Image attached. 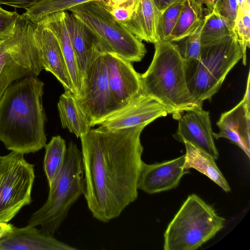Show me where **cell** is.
<instances>
[{
	"mask_svg": "<svg viewBox=\"0 0 250 250\" xmlns=\"http://www.w3.org/2000/svg\"><path fill=\"white\" fill-rule=\"evenodd\" d=\"M146 126L110 131L91 129L80 138L84 195L93 217L106 223L138 197L144 163L140 136Z\"/></svg>",
	"mask_w": 250,
	"mask_h": 250,
	"instance_id": "1",
	"label": "cell"
},
{
	"mask_svg": "<svg viewBox=\"0 0 250 250\" xmlns=\"http://www.w3.org/2000/svg\"><path fill=\"white\" fill-rule=\"evenodd\" d=\"M44 83L37 76L15 81L0 99V141L8 150L35 153L46 145Z\"/></svg>",
	"mask_w": 250,
	"mask_h": 250,
	"instance_id": "2",
	"label": "cell"
},
{
	"mask_svg": "<svg viewBox=\"0 0 250 250\" xmlns=\"http://www.w3.org/2000/svg\"><path fill=\"white\" fill-rule=\"evenodd\" d=\"M147 70L141 74L142 91L156 100L178 120L185 111L200 106L188 90L184 60L174 43L159 41Z\"/></svg>",
	"mask_w": 250,
	"mask_h": 250,
	"instance_id": "3",
	"label": "cell"
},
{
	"mask_svg": "<svg viewBox=\"0 0 250 250\" xmlns=\"http://www.w3.org/2000/svg\"><path fill=\"white\" fill-rule=\"evenodd\" d=\"M242 58L234 34L201 44L198 59L184 61L189 93L200 106L218 92L225 78Z\"/></svg>",
	"mask_w": 250,
	"mask_h": 250,
	"instance_id": "4",
	"label": "cell"
},
{
	"mask_svg": "<svg viewBox=\"0 0 250 250\" xmlns=\"http://www.w3.org/2000/svg\"><path fill=\"white\" fill-rule=\"evenodd\" d=\"M49 187L46 201L31 215L28 225L39 226L54 235L71 206L84 191L82 152L73 141L68 144L61 170Z\"/></svg>",
	"mask_w": 250,
	"mask_h": 250,
	"instance_id": "5",
	"label": "cell"
},
{
	"mask_svg": "<svg viewBox=\"0 0 250 250\" xmlns=\"http://www.w3.org/2000/svg\"><path fill=\"white\" fill-rule=\"evenodd\" d=\"M35 29L21 15L0 33V99L13 82L44 69Z\"/></svg>",
	"mask_w": 250,
	"mask_h": 250,
	"instance_id": "6",
	"label": "cell"
},
{
	"mask_svg": "<svg viewBox=\"0 0 250 250\" xmlns=\"http://www.w3.org/2000/svg\"><path fill=\"white\" fill-rule=\"evenodd\" d=\"M225 222L211 206L190 194L165 230L164 250H196L220 231Z\"/></svg>",
	"mask_w": 250,
	"mask_h": 250,
	"instance_id": "7",
	"label": "cell"
},
{
	"mask_svg": "<svg viewBox=\"0 0 250 250\" xmlns=\"http://www.w3.org/2000/svg\"><path fill=\"white\" fill-rule=\"evenodd\" d=\"M100 40L107 52L130 62L141 61L146 50L137 38L97 0L86 2L69 10Z\"/></svg>",
	"mask_w": 250,
	"mask_h": 250,
	"instance_id": "8",
	"label": "cell"
},
{
	"mask_svg": "<svg viewBox=\"0 0 250 250\" xmlns=\"http://www.w3.org/2000/svg\"><path fill=\"white\" fill-rule=\"evenodd\" d=\"M34 165L23 154L12 151L0 156V223H8L31 204Z\"/></svg>",
	"mask_w": 250,
	"mask_h": 250,
	"instance_id": "9",
	"label": "cell"
},
{
	"mask_svg": "<svg viewBox=\"0 0 250 250\" xmlns=\"http://www.w3.org/2000/svg\"><path fill=\"white\" fill-rule=\"evenodd\" d=\"M83 86V98L77 99L93 127L115 110L104 54L94 61L87 71Z\"/></svg>",
	"mask_w": 250,
	"mask_h": 250,
	"instance_id": "10",
	"label": "cell"
},
{
	"mask_svg": "<svg viewBox=\"0 0 250 250\" xmlns=\"http://www.w3.org/2000/svg\"><path fill=\"white\" fill-rule=\"evenodd\" d=\"M167 114V109L162 104L142 91L106 116L99 123L100 126L97 129L110 131L141 125L146 126Z\"/></svg>",
	"mask_w": 250,
	"mask_h": 250,
	"instance_id": "11",
	"label": "cell"
},
{
	"mask_svg": "<svg viewBox=\"0 0 250 250\" xmlns=\"http://www.w3.org/2000/svg\"><path fill=\"white\" fill-rule=\"evenodd\" d=\"M104 57L116 110L142 92L141 74L134 69L131 62L114 53H105Z\"/></svg>",
	"mask_w": 250,
	"mask_h": 250,
	"instance_id": "12",
	"label": "cell"
},
{
	"mask_svg": "<svg viewBox=\"0 0 250 250\" xmlns=\"http://www.w3.org/2000/svg\"><path fill=\"white\" fill-rule=\"evenodd\" d=\"M176 133L179 142L186 141L203 150L215 160L219 153L215 145L209 112L202 108L184 112L178 119Z\"/></svg>",
	"mask_w": 250,
	"mask_h": 250,
	"instance_id": "13",
	"label": "cell"
},
{
	"mask_svg": "<svg viewBox=\"0 0 250 250\" xmlns=\"http://www.w3.org/2000/svg\"><path fill=\"white\" fill-rule=\"evenodd\" d=\"M185 155L161 163L144 162L139 174L137 188L149 194L167 191L176 188L182 177L189 172L184 167Z\"/></svg>",
	"mask_w": 250,
	"mask_h": 250,
	"instance_id": "14",
	"label": "cell"
},
{
	"mask_svg": "<svg viewBox=\"0 0 250 250\" xmlns=\"http://www.w3.org/2000/svg\"><path fill=\"white\" fill-rule=\"evenodd\" d=\"M64 17L83 83L92 63L107 51L96 35L74 14L65 11Z\"/></svg>",
	"mask_w": 250,
	"mask_h": 250,
	"instance_id": "15",
	"label": "cell"
},
{
	"mask_svg": "<svg viewBox=\"0 0 250 250\" xmlns=\"http://www.w3.org/2000/svg\"><path fill=\"white\" fill-rule=\"evenodd\" d=\"M2 250H76L41 229L27 225L18 228L10 224L0 237Z\"/></svg>",
	"mask_w": 250,
	"mask_h": 250,
	"instance_id": "16",
	"label": "cell"
},
{
	"mask_svg": "<svg viewBox=\"0 0 250 250\" xmlns=\"http://www.w3.org/2000/svg\"><path fill=\"white\" fill-rule=\"evenodd\" d=\"M35 32L44 69L51 73L57 78L65 91H70L75 94L62 51L56 36L41 22L35 24Z\"/></svg>",
	"mask_w": 250,
	"mask_h": 250,
	"instance_id": "17",
	"label": "cell"
},
{
	"mask_svg": "<svg viewBox=\"0 0 250 250\" xmlns=\"http://www.w3.org/2000/svg\"><path fill=\"white\" fill-rule=\"evenodd\" d=\"M216 125L219 132H213L214 138L229 140L250 158V104L242 99L231 109L223 113Z\"/></svg>",
	"mask_w": 250,
	"mask_h": 250,
	"instance_id": "18",
	"label": "cell"
},
{
	"mask_svg": "<svg viewBox=\"0 0 250 250\" xmlns=\"http://www.w3.org/2000/svg\"><path fill=\"white\" fill-rule=\"evenodd\" d=\"M64 12H58L44 18L40 22L54 34L60 45L74 93L78 99L83 96L82 76L64 21Z\"/></svg>",
	"mask_w": 250,
	"mask_h": 250,
	"instance_id": "19",
	"label": "cell"
},
{
	"mask_svg": "<svg viewBox=\"0 0 250 250\" xmlns=\"http://www.w3.org/2000/svg\"><path fill=\"white\" fill-rule=\"evenodd\" d=\"M161 14L153 0H140L125 27L141 41L154 44L159 41L157 29Z\"/></svg>",
	"mask_w": 250,
	"mask_h": 250,
	"instance_id": "20",
	"label": "cell"
},
{
	"mask_svg": "<svg viewBox=\"0 0 250 250\" xmlns=\"http://www.w3.org/2000/svg\"><path fill=\"white\" fill-rule=\"evenodd\" d=\"M57 106L63 128H67L79 138L89 132L90 120L73 93L65 91L61 95Z\"/></svg>",
	"mask_w": 250,
	"mask_h": 250,
	"instance_id": "21",
	"label": "cell"
},
{
	"mask_svg": "<svg viewBox=\"0 0 250 250\" xmlns=\"http://www.w3.org/2000/svg\"><path fill=\"white\" fill-rule=\"evenodd\" d=\"M186 147L184 167L194 168L207 176L219 186L225 192L231 190L227 180L217 166L215 159L199 148L184 142Z\"/></svg>",
	"mask_w": 250,
	"mask_h": 250,
	"instance_id": "22",
	"label": "cell"
},
{
	"mask_svg": "<svg viewBox=\"0 0 250 250\" xmlns=\"http://www.w3.org/2000/svg\"><path fill=\"white\" fill-rule=\"evenodd\" d=\"M207 15L204 6L197 0H186L176 24L170 37V42H175L193 32Z\"/></svg>",
	"mask_w": 250,
	"mask_h": 250,
	"instance_id": "23",
	"label": "cell"
},
{
	"mask_svg": "<svg viewBox=\"0 0 250 250\" xmlns=\"http://www.w3.org/2000/svg\"><path fill=\"white\" fill-rule=\"evenodd\" d=\"M44 147L43 168L50 187L62 167L67 148L65 140L59 135L52 137Z\"/></svg>",
	"mask_w": 250,
	"mask_h": 250,
	"instance_id": "24",
	"label": "cell"
},
{
	"mask_svg": "<svg viewBox=\"0 0 250 250\" xmlns=\"http://www.w3.org/2000/svg\"><path fill=\"white\" fill-rule=\"evenodd\" d=\"M96 0H42L22 14L34 24L45 17L58 12H64L82 3Z\"/></svg>",
	"mask_w": 250,
	"mask_h": 250,
	"instance_id": "25",
	"label": "cell"
},
{
	"mask_svg": "<svg viewBox=\"0 0 250 250\" xmlns=\"http://www.w3.org/2000/svg\"><path fill=\"white\" fill-rule=\"evenodd\" d=\"M205 21L201 33V44L233 34L227 21L214 10L205 16Z\"/></svg>",
	"mask_w": 250,
	"mask_h": 250,
	"instance_id": "26",
	"label": "cell"
},
{
	"mask_svg": "<svg viewBox=\"0 0 250 250\" xmlns=\"http://www.w3.org/2000/svg\"><path fill=\"white\" fill-rule=\"evenodd\" d=\"M205 21L204 17L196 29L179 41L172 42L184 61L198 59L201 48V33Z\"/></svg>",
	"mask_w": 250,
	"mask_h": 250,
	"instance_id": "27",
	"label": "cell"
},
{
	"mask_svg": "<svg viewBox=\"0 0 250 250\" xmlns=\"http://www.w3.org/2000/svg\"><path fill=\"white\" fill-rule=\"evenodd\" d=\"M186 0H177L162 13L157 29L159 41H170V34L176 24Z\"/></svg>",
	"mask_w": 250,
	"mask_h": 250,
	"instance_id": "28",
	"label": "cell"
},
{
	"mask_svg": "<svg viewBox=\"0 0 250 250\" xmlns=\"http://www.w3.org/2000/svg\"><path fill=\"white\" fill-rule=\"evenodd\" d=\"M232 31L240 44L242 53L243 64L247 63L246 50L250 46V6L236 16Z\"/></svg>",
	"mask_w": 250,
	"mask_h": 250,
	"instance_id": "29",
	"label": "cell"
},
{
	"mask_svg": "<svg viewBox=\"0 0 250 250\" xmlns=\"http://www.w3.org/2000/svg\"><path fill=\"white\" fill-rule=\"evenodd\" d=\"M237 0H216L213 10L225 19L232 29L237 13Z\"/></svg>",
	"mask_w": 250,
	"mask_h": 250,
	"instance_id": "30",
	"label": "cell"
},
{
	"mask_svg": "<svg viewBox=\"0 0 250 250\" xmlns=\"http://www.w3.org/2000/svg\"><path fill=\"white\" fill-rule=\"evenodd\" d=\"M107 10L113 8H123L136 10L140 0H96Z\"/></svg>",
	"mask_w": 250,
	"mask_h": 250,
	"instance_id": "31",
	"label": "cell"
},
{
	"mask_svg": "<svg viewBox=\"0 0 250 250\" xmlns=\"http://www.w3.org/2000/svg\"><path fill=\"white\" fill-rule=\"evenodd\" d=\"M20 15L16 11H8L4 10L0 6V33L7 27Z\"/></svg>",
	"mask_w": 250,
	"mask_h": 250,
	"instance_id": "32",
	"label": "cell"
},
{
	"mask_svg": "<svg viewBox=\"0 0 250 250\" xmlns=\"http://www.w3.org/2000/svg\"><path fill=\"white\" fill-rule=\"evenodd\" d=\"M42 0H0V5L5 4L26 10Z\"/></svg>",
	"mask_w": 250,
	"mask_h": 250,
	"instance_id": "33",
	"label": "cell"
},
{
	"mask_svg": "<svg viewBox=\"0 0 250 250\" xmlns=\"http://www.w3.org/2000/svg\"><path fill=\"white\" fill-rule=\"evenodd\" d=\"M177 0H153L158 9L162 13L170 4Z\"/></svg>",
	"mask_w": 250,
	"mask_h": 250,
	"instance_id": "34",
	"label": "cell"
},
{
	"mask_svg": "<svg viewBox=\"0 0 250 250\" xmlns=\"http://www.w3.org/2000/svg\"><path fill=\"white\" fill-rule=\"evenodd\" d=\"M204 6L205 5L207 14L211 13L214 8L216 0H197Z\"/></svg>",
	"mask_w": 250,
	"mask_h": 250,
	"instance_id": "35",
	"label": "cell"
},
{
	"mask_svg": "<svg viewBox=\"0 0 250 250\" xmlns=\"http://www.w3.org/2000/svg\"><path fill=\"white\" fill-rule=\"evenodd\" d=\"M10 223H0V237L3 232L8 229Z\"/></svg>",
	"mask_w": 250,
	"mask_h": 250,
	"instance_id": "36",
	"label": "cell"
},
{
	"mask_svg": "<svg viewBox=\"0 0 250 250\" xmlns=\"http://www.w3.org/2000/svg\"><path fill=\"white\" fill-rule=\"evenodd\" d=\"M189 0H187L188 1Z\"/></svg>",
	"mask_w": 250,
	"mask_h": 250,
	"instance_id": "37",
	"label": "cell"
}]
</instances>
